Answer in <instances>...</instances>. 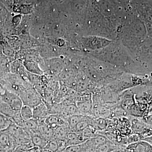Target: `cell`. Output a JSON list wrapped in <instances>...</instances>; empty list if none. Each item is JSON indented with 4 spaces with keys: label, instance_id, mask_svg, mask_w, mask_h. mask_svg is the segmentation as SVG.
Wrapping results in <instances>:
<instances>
[{
    "label": "cell",
    "instance_id": "1",
    "mask_svg": "<svg viewBox=\"0 0 152 152\" xmlns=\"http://www.w3.org/2000/svg\"><path fill=\"white\" fill-rule=\"evenodd\" d=\"M23 104L29 106L33 109L43 102V99L35 90L28 89L19 95Z\"/></svg>",
    "mask_w": 152,
    "mask_h": 152
},
{
    "label": "cell",
    "instance_id": "2",
    "mask_svg": "<svg viewBox=\"0 0 152 152\" xmlns=\"http://www.w3.org/2000/svg\"><path fill=\"white\" fill-rule=\"evenodd\" d=\"M1 96L2 100L9 105L15 112H20L23 105V101L18 95L11 92L7 89Z\"/></svg>",
    "mask_w": 152,
    "mask_h": 152
},
{
    "label": "cell",
    "instance_id": "3",
    "mask_svg": "<svg viewBox=\"0 0 152 152\" xmlns=\"http://www.w3.org/2000/svg\"><path fill=\"white\" fill-rule=\"evenodd\" d=\"M33 118L37 121H45L49 114L47 106L44 102L33 109Z\"/></svg>",
    "mask_w": 152,
    "mask_h": 152
},
{
    "label": "cell",
    "instance_id": "4",
    "mask_svg": "<svg viewBox=\"0 0 152 152\" xmlns=\"http://www.w3.org/2000/svg\"><path fill=\"white\" fill-rule=\"evenodd\" d=\"M48 141L54 139V130L48 126L45 123L38 124L37 133Z\"/></svg>",
    "mask_w": 152,
    "mask_h": 152
},
{
    "label": "cell",
    "instance_id": "5",
    "mask_svg": "<svg viewBox=\"0 0 152 152\" xmlns=\"http://www.w3.org/2000/svg\"><path fill=\"white\" fill-rule=\"evenodd\" d=\"M65 139L68 146L78 145L87 140L82 135V133L74 132H69L66 136Z\"/></svg>",
    "mask_w": 152,
    "mask_h": 152
},
{
    "label": "cell",
    "instance_id": "6",
    "mask_svg": "<svg viewBox=\"0 0 152 152\" xmlns=\"http://www.w3.org/2000/svg\"><path fill=\"white\" fill-rule=\"evenodd\" d=\"M132 152H151V148L148 145L143 143H132L128 145L126 148Z\"/></svg>",
    "mask_w": 152,
    "mask_h": 152
},
{
    "label": "cell",
    "instance_id": "7",
    "mask_svg": "<svg viewBox=\"0 0 152 152\" xmlns=\"http://www.w3.org/2000/svg\"><path fill=\"white\" fill-rule=\"evenodd\" d=\"M0 145L4 149L13 148L12 138L6 130L0 131Z\"/></svg>",
    "mask_w": 152,
    "mask_h": 152
},
{
    "label": "cell",
    "instance_id": "8",
    "mask_svg": "<svg viewBox=\"0 0 152 152\" xmlns=\"http://www.w3.org/2000/svg\"><path fill=\"white\" fill-rule=\"evenodd\" d=\"M76 105L81 115L86 116L91 111V103L89 100L83 99L78 101Z\"/></svg>",
    "mask_w": 152,
    "mask_h": 152
},
{
    "label": "cell",
    "instance_id": "9",
    "mask_svg": "<svg viewBox=\"0 0 152 152\" xmlns=\"http://www.w3.org/2000/svg\"><path fill=\"white\" fill-rule=\"evenodd\" d=\"M31 140L34 146L39 147L41 149L45 148L46 146L48 141L37 133L31 134Z\"/></svg>",
    "mask_w": 152,
    "mask_h": 152
},
{
    "label": "cell",
    "instance_id": "10",
    "mask_svg": "<svg viewBox=\"0 0 152 152\" xmlns=\"http://www.w3.org/2000/svg\"><path fill=\"white\" fill-rule=\"evenodd\" d=\"M86 116L79 114V115H74L69 117L67 119L68 127L69 129V132H71L76 125L81 121L86 119Z\"/></svg>",
    "mask_w": 152,
    "mask_h": 152
},
{
    "label": "cell",
    "instance_id": "11",
    "mask_svg": "<svg viewBox=\"0 0 152 152\" xmlns=\"http://www.w3.org/2000/svg\"><path fill=\"white\" fill-rule=\"evenodd\" d=\"M62 152H89L86 142L78 145L68 146Z\"/></svg>",
    "mask_w": 152,
    "mask_h": 152
},
{
    "label": "cell",
    "instance_id": "12",
    "mask_svg": "<svg viewBox=\"0 0 152 152\" xmlns=\"http://www.w3.org/2000/svg\"><path fill=\"white\" fill-rule=\"evenodd\" d=\"M15 113L9 105L2 100L0 96V113L11 119Z\"/></svg>",
    "mask_w": 152,
    "mask_h": 152
},
{
    "label": "cell",
    "instance_id": "13",
    "mask_svg": "<svg viewBox=\"0 0 152 152\" xmlns=\"http://www.w3.org/2000/svg\"><path fill=\"white\" fill-rule=\"evenodd\" d=\"M38 127L37 121L33 118L31 119L25 121L23 128L30 133L31 135V134L37 133Z\"/></svg>",
    "mask_w": 152,
    "mask_h": 152
},
{
    "label": "cell",
    "instance_id": "14",
    "mask_svg": "<svg viewBox=\"0 0 152 152\" xmlns=\"http://www.w3.org/2000/svg\"><path fill=\"white\" fill-rule=\"evenodd\" d=\"M89 125L96 131H101L105 129L107 123L105 120L102 118H97L95 119L90 120Z\"/></svg>",
    "mask_w": 152,
    "mask_h": 152
},
{
    "label": "cell",
    "instance_id": "15",
    "mask_svg": "<svg viewBox=\"0 0 152 152\" xmlns=\"http://www.w3.org/2000/svg\"><path fill=\"white\" fill-rule=\"evenodd\" d=\"M20 113L24 121L33 118V109L29 106L23 104L20 111Z\"/></svg>",
    "mask_w": 152,
    "mask_h": 152
},
{
    "label": "cell",
    "instance_id": "16",
    "mask_svg": "<svg viewBox=\"0 0 152 152\" xmlns=\"http://www.w3.org/2000/svg\"><path fill=\"white\" fill-rule=\"evenodd\" d=\"M90 140L96 148L106 143L110 140L106 136L102 134H97L94 137L90 139Z\"/></svg>",
    "mask_w": 152,
    "mask_h": 152
},
{
    "label": "cell",
    "instance_id": "17",
    "mask_svg": "<svg viewBox=\"0 0 152 152\" xmlns=\"http://www.w3.org/2000/svg\"><path fill=\"white\" fill-rule=\"evenodd\" d=\"M96 132V130L91 126L89 125L82 132V134L86 140H88L94 137L98 134Z\"/></svg>",
    "mask_w": 152,
    "mask_h": 152
},
{
    "label": "cell",
    "instance_id": "18",
    "mask_svg": "<svg viewBox=\"0 0 152 152\" xmlns=\"http://www.w3.org/2000/svg\"><path fill=\"white\" fill-rule=\"evenodd\" d=\"M89 119L87 117L86 119L81 121L80 122L78 123L71 132L82 133L83 130L89 125Z\"/></svg>",
    "mask_w": 152,
    "mask_h": 152
},
{
    "label": "cell",
    "instance_id": "19",
    "mask_svg": "<svg viewBox=\"0 0 152 152\" xmlns=\"http://www.w3.org/2000/svg\"><path fill=\"white\" fill-rule=\"evenodd\" d=\"M12 122V120L10 118L0 113V131L7 129Z\"/></svg>",
    "mask_w": 152,
    "mask_h": 152
},
{
    "label": "cell",
    "instance_id": "20",
    "mask_svg": "<svg viewBox=\"0 0 152 152\" xmlns=\"http://www.w3.org/2000/svg\"><path fill=\"white\" fill-rule=\"evenodd\" d=\"M11 119L18 126L23 128L25 121L23 119V118L21 115L20 112H16L14 115L11 118Z\"/></svg>",
    "mask_w": 152,
    "mask_h": 152
},
{
    "label": "cell",
    "instance_id": "21",
    "mask_svg": "<svg viewBox=\"0 0 152 152\" xmlns=\"http://www.w3.org/2000/svg\"><path fill=\"white\" fill-rule=\"evenodd\" d=\"M33 146H34V145L31 141L19 145L15 149V150L16 152H26Z\"/></svg>",
    "mask_w": 152,
    "mask_h": 152
},
{
    "label": "cell",
    "instance_id": "22",
    "mask_svg": "<svg viewBox=\"0 0 152 152\" xmlns=\"http://www.w3.org/2000/svg\"><path fill=\"white\" fill-rule=\"evenodd\" d=\"M45 148L50 150L53 152H57L58 151V145H57L56 139H53L48 141Z\"/></svg>",
    "mask_w": 152,
    "mask_h": 152
},
{
    "label": "cell",
    "instance_id": "23",
    "mask_svg": "<svg viewBox=\"0 0 152 152\" xmlns=\"http://www.w3.org/2000/svg\"><path fill=\"white\" fill-rule=\"evenodd\" d=\"M42 150L39 147L33 146L32 148H31L30 149L27 151L26 152H41Z\"/></svg>",
    "mask_w": 152,
    "mask_h": 152
},
{
    "label": "cell",
    "instance_id": "24",
    "mask_svg": "<svg viewBox=\"0 0 152 152\" xmlns=\"http://www.w3.org/2000/svg\"><path fill=\"white\" fill-rule=\"evenodd\" d=\"M1 152H16L13 148L8 149H1Z\"/></svg>",
    "mask_w": 152,
    "mask_h": 152
},
{
    "label": "cell",
    "instance_id": "25",
    "mask_svg": "<svg viewBox=\"0 0 152 152\" xmlns=\"http://www.w3.org/2000/svg\"><path fill=\"white\" fill-rule=\"evenodd\" d=\"M41 152H53L50 150L44 148L41 150Z\"/></svg>",
    "mask_w": 152,
    "mask_h": 152
},
{
    "label": "cell",
    "instance_id": "26",
    "mask_svg": "<svg viewBox=\"0 0 152 152\" xmlns=\"http://www.w3.org/2000/svg\"><path fill=\"white\" fill-rule=\"evenodd\" d=\"M123 149L116 150V151H113L112 152H123Z\"/></svg>",
    "mask_w": 152,
    "mask_h": 152
},
{
    "label": "cell",
    "instance_id": "27",
    "mask_svg": "<svg viewBox=\"0 0 152 152\" xmlns=\"http://www.w3.org/2000/svg\"><path fill=\"white\" fill-rule=\"evenodd\" d=\"M1 149H4V148H3V147L1 145H0V150Z\"/></svg>",
    "mask_w": 152,
    "mask_h": 152
},
{
    "label": "cell",
    "instance_id": "28",
    "mask_svg": "<svg viewBox=\"0 0 152 152\" xmlns=\"http://www.w3.org/2000/svg\"></svg>",
    "mask_w": 152,
    "mask_h": 152
},
{
    "label": "cell",
    "instance_id": "29",
    "mask_svg": "<svg viewBox=\"0 0 152 152\" xmlns=\"http://www.w3.org/2000/svg\"></svg>",
    "mask_w": 152,
    "mask_h": 152
}]
</instances>
